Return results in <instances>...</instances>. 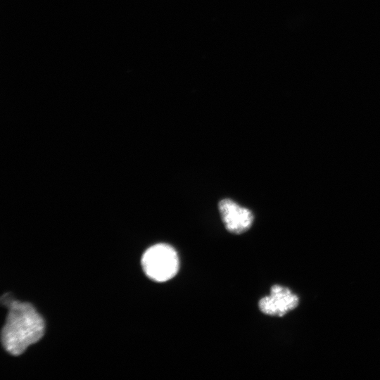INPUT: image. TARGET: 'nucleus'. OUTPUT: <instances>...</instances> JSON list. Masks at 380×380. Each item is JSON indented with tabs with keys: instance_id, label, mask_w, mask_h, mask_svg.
Segmentation results:
<instances>
[{
	"instance_id": "nucleus-1",
	"label": "nucleus",
	"mask_w": 380,
	"mask_h": 380,
	"mask_svg": "<svg viewBox=\"0 0 380 380\" xmlns=\"http://www.w3.org/2000/svg\"><path fill=\"white\" fill-rule=\"evenodd\" d=\"M7 307L8 313L1 331V343L10 354L19 355L42 337L44 322L28 303L12 300Z\"/></svg>"
},
{
	"instance_id": "nucleus-2",
	"label": "nucleus",
	"mask_w": 380,
	"mask_h": 380,
	"mask_svg": "<svg viewBox=\"0 0 380 380\" xmlns=\"http://www.w3.org/2000/svg\"><path fill=\"white\" fill-rule=\"evenodd\" d=\"M141 266L151 279L164 282L174 277L178 272V255L173 247L158 243L148 248L143 254Z\"/></svg>"
},
{
	"instance_id": "nucleus-3",
	"label": "nucleus",
	"mask_w": 380,
	"mask_h": 380,
	"mask_svg": "<svg viewBox=\"0 0 380 380\" xmlns=\"http://www.w3.org/2000/svg\"><path fill=\"white\" fill-rule=\"evenodd\" d=\"M298 302L297 295L289 289L280 285H274L271 288L270 294L260 300L258 306L260 310L265 315L282 317L295 309Z\"/></svg>"
},
{
	"instance_id": "nucleus-4",
	"label": "nucleus",
	"mask_w": 380,
	"mask_h": 380,
	"mask_svg": "<svg viewBox=\"0 0 380 380\" xmlns=\"http://www.w3.org/2000/svg\"><path fill=\"white\" fill-rule=\"evenodd\" d=\"M219 211L226 229L231 233L242 234L253 224L254 217L251 210L231 199L222 200L219 203Z\"/></svg>"
}]
</instances>
